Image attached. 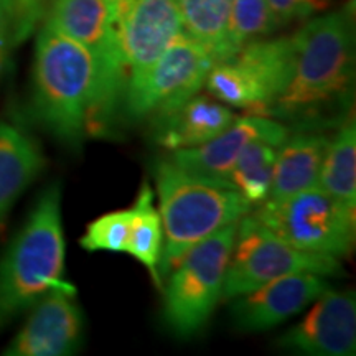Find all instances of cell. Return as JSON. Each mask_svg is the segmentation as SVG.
I'll return each mask as SVG.
<instances>
[{"instance_id":"1","label":"cell","mask_w":356,"mask_h":356,"mask_svg":"<svg viewBox=\"0 0 356 356\" xmlns=\"http://www.w3.org/2000/svg\"><path fill=\"white\" fill-rule=\"evenodd\" d=\"M32 102L37 121L78 149L84 137L109 127L122 92L95 53L44 22L35 44Z\"/></svg>"},{"instance_id":"2","label":"cell","mask_w":356,"mask_h":356,"mask_svg":"<svg viewBox=\"0 0 356 356\" xmlns=\"http://www.w3.org/2000/svg\"><path fill=\"white\" fill-rule=\"evenodd\" d=\"M293 65L270 115L310 119L350 95L355 78V32L346 10L310 20L292 37Z\"/></svg>"},{"instance_id":"3","label":"cell","mask_w":356,"mask_h":356,"mask_svg":"<svg viewBox=\"0 0 356 356\" xmlns=\"http://www.w3.org/2000/svg\"><path fill=\"white\" fill-rule=\"evenodd\" d=\"M154 178L163 226L160 280L195 244L252 211L233 185L193 175L168 159L155 163Z\"/></svg>"},{"instance_id":"4","label":"cell","mask_w":356,"mask_h":356,"mask_svg":"<svg viewBox=\"0 0 356 356\" xmlns=\"http://www.w3.org/2000/svg\"><path fill=\"white\" fill-rule=\"evenodd\" d=\"M61 191L48 186L0 259V328L53 291L76 293L66 282Z\"/></svg>"},{"instance_id":"5","label":"cell","mask_w":356,"mask_h":356,"mask_svg":"<svg viewBox=\"0 0 356 356\" xmlns=\"http://www.w3.org/2000/svg\"><path fill=\"white\" fill-rule=\"evenodd\" d=\"M238 222L195 244L167 275L162 317L175 337L190 338L210 320L222 297Z\"/></svg>"},{"instance_id":"6","label":"cell","mask_w":356,"mask_h":356,"mask_svg":"<svg viewBox=\"0 0 356 356\" xmlns=\"http://www.w3.org/2000/svg\"><path fill=\"white\" fill-rule=\"evenodd\" d=\"M252 216L280 239L302 251L346 257L355 246V210L320 185L286 198L266 200Z\"/></svg>"},{"instance_id":"7","label":"cell","mask_w":356,"mask_h":356,"mask_svg":"<svg viewBox=\"0 0 356 356\" xmlns=\"http://www.w3.org/2000/svg\"><path fill=\"white\" fill-rule=\"evenodd\" d=\"M292 65V37L262 38L213 65L204 86L222 104L269 115L291 79Z\"/></svg>"},{"instance_id":"8","label":"cell","mask_w":356,"mask_h":356,"mask_svg":"<svg viewBox=\"0 0 356 356\" xmlns=\"http://www.w3.org/2000/svg\"><path fill=\"white\" fill-rule=\"evenodd\" d=\"M341 270L338 257L293 248L254 216L246 215L236 229L222 297L234 299L284 275L312 273L327 277L341 274Z\"/></svg>"},{"instance_id":"9","label":"cell","mask_w":356,"mask_h":356,"mask_svg":"<svg viewBox=\"0 0 356 356\" xmlns=\"http://www.w3.org/2000/svg\"><path fill=\"white\" fill-rule=\"evenodd\" d=\"M215 58L202 43L181 32L172 40L144 78L124 96L131 119L157 122L184 106L204 86Z\"/></svg>"},{"instance_id":"10","label":"cell","mask_w":356,"mask_h":356,"mask_svg":"<svg viewBox=\"0 0 356 356\" xmlns=\"http://www.w3.org/2000/svg\"><path fill=\"white\" fill-rule=\"evenodd\" d=\"M113 32L126 96L184 32V24L175 0H113Z\"/></svg>"},{"instance_id":"11","label":"cell","mask_w":356,"mask_h":356,"mask_svg":"<svg viewBox=\"0 0 356 356\" xmlns=\"http://www.w3.org/2000/svg\"><path fill=\"white\" fill-rule=\"evenodd\" d=\"M299 323L275 345L299 355L351 356L356 350V299L353 292L325 291Z\"/></svg>"},{"instance_id":"12","label":"cell","mask_w":356,"mask_h":356,"mask_svg":"<svg viewBox=\"0 0 356 356\" xmlns=\"http://www.w3.org/2000/svg\"><path fill=\"white\" fill-rule=\"evenodd\" d=\"M328 289L330 286L323 275L312 273L284 275L231 299L229 314L238 330L264 332L300 314Z\"/></svg>"},{"instance_id":"13","label":"cell","mask_w":356,"mask_h":356,"mask_svg":"<svg viewBox=\"0 0 356 356\" xmlns=\"http://www.w3.org/2000/svg\"><path fill=\"white\" fill-rule=\"evenodd\" d=\"M84 315L74 293L53 291L35 304L22 330L7 346V356H66L81 346Z\"/></svg>"},{"instance_id":"14","label":"cell","mask_w":356,"mask_h":356,"mask_svg":"<svg viewBox=\"0 0 356 356\" xmlns=\"http://www.w3.org/2000/svg\"><path fill=\"white\" fill-rule=\"evenodd\" d=\"M287 137L289 129L282 122L267 115L249 114L236 118L234 122L215 139L190 149L173 150L170 160L193 175L229 184L231 168L249 142L262 139L282 145Z\"/></svg>"},{"instance_id":"15","label":"cell","mask_w":356,"mask_h":356,"mask_svg":"<svg viewBox=\"0 0 356 356\" xmlns=\"http://www.w3.org/2000/svg\"><path fill=\"white\" fill-rule=\"evenodd\" d=\"M43 17L58 32L95 53L124 97L122 68L113 32V0H48Z\"/></svg>"},{"instance_id":"16","label":"cell","mask_w":356,"mask_h":356,"mask_svg":"<svg viewBox=\"0 0 356 356\" xmlns=\"http://www.w3.org/2000/svg\"><path fill=\"white\" fill-rule=\"evenodd\" d=\"M236 115L215 97L195 95L167 118L154 122V139L163 149L180 150L215 139L234 122Z\"/></svg>"},{"instance_id":"17","label":"cell","mask_w":356,"mask_h":356,"mask_svg":"<svg viewBox=\"0 0 356 356\" xmlns=\"http://www.w3.org/2000/svg\"><path fill=\"white\" fill-rule=\"evenodd\" d=\"M43 167L37 142L20 129L0 122V222Z\"/></svg>"},{"instance_id":"18","label":"cell","mask_w":356,"mask_h":356,"mask_svg":"<svg viewBox=\"0 0 356 356\" xmlns=\"http://www.w3.org/2000/svg\"><path fill=\"white\" fill-rule=\"evenodd\" d=\"M328 139L318 134L287 137L277 149L269 198L277 200L318 185V173Z\"/></svg>"},{"instance_id":"19","label":"cell","mask_w":356,"mask_h":356,"mask_svg":"<svg viewBox=\"0 0 356 356\" xmlns=\"http://www.w3.org/2000/svg\"><path fill=\"white\" fill-rule=\"evenodd\" d=\"M163 246V226L160 213L154 204V190L144 181L131 208V228L126 252L149 270L157 287H162L159 262Z\"/></svg>"},{"instance_id":"20","label":"cell","mask_w":356,"mask_h":356,"mask_svg":"<svg viewBox=\"0 0 356 356\" xmlns=\"http://www.w3.org/2000/svg\"><path fill=\"white\" fill-rule=\"evenodd\" d=\"M318 185L330 197L346 208L356 211V127L355 122L345 124L332 140H328Z\"/></svg>"},{"instance_id":"21","label":"cell","mask_w":356,"mask_h":356,"mask_svg":"<svg viewBox=\"0 0 356 356\" xmlns=\"http://www.w3.org/2000/svg\"><path fill=\"white\" fill-rule=\"evenodd\" d=\"M279 147L262 139L249 142L231 168L229 184L251 208L259 207L269 198Z\"/></svg>"},{"instance_id":"22","label":"cell","mask_w":356,"mask_h":356,"mask_svg":"<svg viewBox=\"0 0 356 356\" xmlns=\"http://www.w3.org/2000/svg\"><path fill=\"white\" fill-rule=\"evenodd\" d=\"M184 32L211 53L215 61L222 60L226 26L234 0H175Z\"/></svg>"},{"instance_id":"23","label":"cell","mask_w":356,"mask_h":356,"mask_svg":"<svg viewBox=\"0 0 356 356\" xmlns=\"http://www.w3.org/2000/svg\"><path fill=\"white\" fill-rule=\"evenodd\" d=\"M280 26L267 0H234L226 26L222 60H228L249 43L269 37Z\"/></svg>"},{"instance_id":"24","label":"cell","mask_w":356,"mask_h":356,"mask_svg":"<svg viewBox=\"0 0 356 356\" xmlns=\"http://www.w3.org/2000/svg\"><path fill=\"white\" fill-rule=\"evenodd\" d=\"M129 228H131V208L106 213L89 222L86 233L79 239V246L91 252H126Z\"/></svg>"},{"instance_id":"25","label":"cell","mask_w":356,"mask_h":356,"mask_svg":"<svg viewBox=\"0 0 356 356\" xmlns=\"http://www.w3.org/2000/svg\"><path fill=\"white\" fill-rule=\"evenodd\" d=\"M10 15L12 42L19 47L32 35L44 15V0H6Z\"/></svg>"},{"instance_id":"26","label":"cell","mask_w":356,"mask_h":356,"mask_svg":"<svg viewBox=\"0 0 356 356\" xmlns=\"http://www.w3.org/2000/svg\"><path fill=\"white\" fill-rule=\"evenodd\" d=\"M280 25L307 19L327 6V0H267Z\"/></svg>"},{"instance_id":"27","label":"cell","mask_w":356,"mask_h":356,"mask_svg":"<svg viewBox=\"0 0 356 356\" xmlns=\"http://www.w3.org/2000/svg\"><path fill=\"white\" fill-rule=\"evenodd\" d=\"M13 48L12 42V26H10V15L6 0H0V73L6 68L8 55Z\"/></svg>"}]
</instances>
